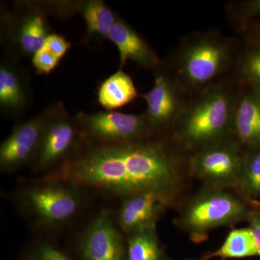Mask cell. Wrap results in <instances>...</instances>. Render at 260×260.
<instances>
[{"instance_id":"cell-20","label":"cell","mask_w":260,"mask_h":260,"mask_svg":"<svg viewBox=\"0 0 260 260\" xmlns=\"http://www.w3.org/2000/svg\"><path fill=\"white\" fill-rule=\"evenodd\" d=\"M235 186L245 199L254 200L260 196V148L254 149L243 156Z\"/></svg>"},{"instance_id":"cell-25","label":"cell","mask_w":260,"mask_h":260,"mask_svg":"<svg viewBox=\"0 0 260 260\" xmlns=\"http://www.w3.org/2000/svg\"><path fill=\"white\" fill-rule=\"evenodd\" d=\"M71 46V43L68 42L64 37L52 32L47 38L43 47L61 60V58L69 51Z\"/></svg>"},{"instance_id":"cell-9","label":"cell","mask_w":260,"mask_h":260,"mask_svg":"<svg viewBox=\"0 0 260 260\" xmlns=\"http://www.w3.org/2000/svg\"><path fill=\"white\" fill-rule=\"evenodd\" d=\"M243 156L237 142L225 138L197 149L189 168L210 187L224 189L237 184Z\"/></svg>"},{"instance_id":"cell-13","label":"cell","mask_w":260,"mask_h":260,"mask_svg":"<svg viewBox=\"0 0 260 260\" xmlns=\"http://www.w3.org/2000/svg\"><path fill=\"white\" fill-rule=\"evenodd\" d=\"M17 59L5 51L0 61V112L10 119L21 117L32 99L28 72Z\"/></svg>"},{"instance_id":"cell-21","label":"cell","mask_w":260,"mask_h":260,"mask_svg":"<svg viewBox=\"0 0 260 260\" xmlns=\"http://www.w3.org/2000/svg\"><path fill=\"white\" fill-rule=\"evenodd\" d=\"M126 260H161L162 251L155 229L129 236Z\"/></svg>"},{"instance_id":"cell-26","label":"cell","mask_w":260,"mask_h":260,"mask_svg":"<svg viewBox=\"0 0 260 260\" xmlns=\"http://www.w3.org/2000/svg\"><path fill=\"white\" fill-rule=\"evenodd\" d=\"M240 21L246 22L251 19L260 18V0H251L241 4L236 15Z\"/></svg>"},{"instance_id":"cell-11","label":"cell","mask_w":260,"mask_h":260,"mask_svg":"<svg viewBox=\"0 0 260 260\" xmlns=\"http://www.w3.org/2000/svg\"><path fill=\"white\" fill-rule=\"evenodd\" d=\"M158 68L155 70L153 87L142 95L147 106L145 114L153 133L176 122L186 107L181 84Z\"/></svg>"},{"instance_id":"cell-24","label":"cell","mask_w":260,"mask_h":260,"mask_svg":"<svg viewBox=\"0 0 260 260\" xmlns=\"http://www.w3.org/2000/svg\"><path fill=\"white\" fill-rule=\"evenodd\" d=\"M60 59L43 47L31 57V62L37 74L48 75L59 64Z\"/></svg>"},{"instance_id":"cell-27","label":"cell","mask_w":260,"mask_h":260,"mask_svg":"<svg viewBox=\"0 0 260 260\" xmlns=\"http://www.w3.org/2000/svg\"><path fill=\"white\" fill-rule=\"evenodd\" d=\"M249 228L252 231L260 254V210L249 214Z\"/></svg>"},{"instance_id":"cell-5","label":"cell","mask_w":260,"mask_h":260,"mask_svg":"<svg viewBox=\"0 0 260 260\" xmlns=\"http://www.w3.org/2000/svg\"><path fill=\"white\" fill-rule=\"evenodd\" d=\"M232 51L221 38L203 36L186 43L176 63L177 80L183 88L206 87L225 73L232 64Z\"/></svg>"},{"instance_id":"cell-1","label":"cell","mask_w":260,"mask_h":260,"mask_svg":"<svg viewBox=\"0 0 260 260\" xmlns=\"http://www.w3.org/2000/svg\"><path fill=\"white\" fill-rule=\"evenodd\" d=\"M42 177L121 198L155 192L172 200L180 179L174 155L161 142L149 138L122 144L88 142L73 158Z\"/></svg>"},{"instance_id":"cell-10","label":"cell","mask_w":260,"mask_h":260,"mask_svg":"<svg viewBox=\"0 0 260 260\" xmlns=\"http://www.w3.org/2000/svg\"><path fill=\"white\" fill-rule=\"evenodd\" d=\"M49 107L26 120L20 121L0 145V169L13 173L31 166L40 144Z\"/></svg>"},{"instance_id":"cell-14","label":"cell","mask_w":260,"mask_h":260,"mask_svg":"<svg viewBox=\"0 0 260 260\" xmlns=\"http://www.w3.org/2000/svg\"><path fill=\"white\" fill-rule=\"evenodd\" d=\"M116 223L129 236L155 229L157 222L172 200L158 193L143 192L122 198Z\"/></svg>"},{"instance_id":"cell-8","label":"cell","mask_w":260,"mask_h":260,"mask_svg":"<svg viewBox=\"0 0 260 260\" xmlns=\"http://www.w3.org/2000/svg\"><path fill=\"white\" fill-rule=\"evenodd\" d=\"M87 140L101 144H122L148 139L153 133L145 114L114 112L77 114Z\"/></svg>"},{"instance_id":"cell-16","label":"cell","mask_w":260,"mask_h":260,"mask_svg":"<svg viewBox=\"0 0 260 260\" xmlns=\"http://www.w3.org/2000/svg\"><path fill=\"white\" fill-rule=\"evenodd\" d=\"M233 131L239 141L260 148V91L249 90L237 99Z\"/></svg>"},{"instance_id":"cell-3","label":"cell","mask_w":260,"mask_h":260,"mask_svg":"<svg viewBox=\"0 0 260 260\" xmlns=\"http://www.w3.org/2000/svg\"><path fill=\"white\" fill-rule=\"evenodd\" d=\"M237 99L223 85H210L184 108L175 138L187 148L198 149L225 139L233 130Z\"/></svg>"},{"instance_id":"cell-2","label":"cell","mask_w":260,"mask_h":260,"mask_svg":"<svg viewBox=\"0 0 260 260\" xmlns=\"http://www.w3.org/2000/svg\"><path fill=\"white\" fill-rule=\"evenodd\" d=\"M86 193L68 181L40 177L23 183L13 200L34 227L49 232L67 226L80 215Z\"/></svg>"},{"instance_id":"cell-19","label":"cell","mask_w":260,"mask_h":260,"mask_svg":"<svg viewBox=\"0 0 260 260\" xmlns=\"http://www.w3.org/2000/svg\"><path fill=\"white\" fill-rule=\"evenodd\" d=\"M254 256H260L254 234L250 228H242L229 233L220 247L205 256L203 260L215 257L239 259Z\"/></svg>"},{"instance_id":"cell-15","label":"cell","mask_w":260,"mask_h":260,"mask_svg":"<svg viewBox=\"0 0 260 260\" xmlns=\"http://www.w3.org/2000/svg\"><path fill=\"white\" fill-rule=\"evenodd\" d=\"M109 40L114 43L119 53L120 69L128 61H133L144 69H157L160 60L150 47L131 25L117 15L115 23L109 34Z\"/></svg>"},{"instance_id":"cell-4","label":"cell","mask_w":260,"mask_h":260,"mask_svg":"<svg viewBox=\"0 0 260 260\" xmlns=\"http://www.w3.org/2000/svg\"><path fill=\"white\" fill-rule=\"evenodd\" d=\"M76 116L70 115L62 102L49 106L32 172L42 176L75 156L88 143Z\"/></svg>"},{"instance_id":"cell-28","label":"cell","mask_w":260,"mask_h":260,"mask_svg":"<svg viewBox=\"0 0 260 260\" xmlns=\"http://www.w3.org/2000/svg\"><path fill=\"white\" fill-rule=\"evenodd\" d=\"M252 38L253 39H254L256 45L257 46V48L260 49V25H259V27H258L256 30H254Z\"/></svg>"},{"instance_id":"cell-18","label":"cell","mask_w":260,"mask_h":260,"mask_svg":"<svg viewBox=\"0 0 260 260\" xmlns=\"http://www.w3.org/2000/svg\"><path fill=\"white\" fill-rule=\"evenodd\" d=\"M78 12L86 26V39L103 42L109 40V34L115 23L117 15L102 0L78 1Z\"/></svg>"},{"instance_id":"cell-12","label":"cell","mask_w":260,"mask_h":260,"mask_svg":"<svg viewBox=\"0 0 260 260\" xmlns=\"http://www.w3.org/2000/svg\"><path fill=\"white\" fill-rule=\"evenodd\" d=\"M83 260H125L126 245L121 230L107 212L98 214L80 236Z\"/></svg>"},{"instance_id":"cell-23","label":"cell","mask_w":260,"mask_h":260,"mask_svg":"<svg viewBox=\"0 0 260 260\" xmlns=\"http://www.w3.org/2000/svg\"><path fill=\"white\" fill-rule=\"evenodd\" d=\"M28 260H71L62 251L50 243L38 241L29 249Z\"/></svg>"},{"instance_id":"cell-6","label":"cell","mask_w":260,"mask_h":260,"mask_svg":"<svg viewBox=\"0 0 260 260\" xmlns=\"http://www.w3.org/2000/svg\"><path fill=\"white\" fill-rule=\"evenodd\" d=\"M237 198L225 189L210 187L188 203L179 218L183 229L200 241L212 229L229 226L249 216Z\"/></svg>"},{"instance_id":"cell-22","label":"cell","mask_w":260,"mask_h":260,"mask_svg":"<svg viewBox=\"0 0 260 260\" xmlns=\"http://www.w3.org/2000/svg\"><path fill=\"white\" fill-rule=\"evenodd\" d=\"M241 75L260 91V49L247 51L239 65Z\"/></svg>"},{"instance_id":"cell-17","label":"cell","mask_w":260,"mask_h":260,"mask_svg":"<svg viewBox=\"0 0 260 260\" xmlns=\"http://www.w3.org/2000/svg\"><path fill=\"white\" fill-rule=\"evenodd\" d=\"M138 95L131 77L119 69L101 84L98 101L106 111L112 112L133 102Z\"/></svg>"},{"instance_id":"cell-7","label":"cell","mask_w":260,"mask_h":260,"mask_svg":"<svg viewBox=\"0 0 260 260\" xmlns=\"http://www.w3.org/2000/svg\"><path fill=\"white\" fill-rule=\"evenodd\" d=\"M44 3L19 2L13 11L1 10L2 43L16 57L34 56L52 34Z\"/></svg>"}]
</instances>
